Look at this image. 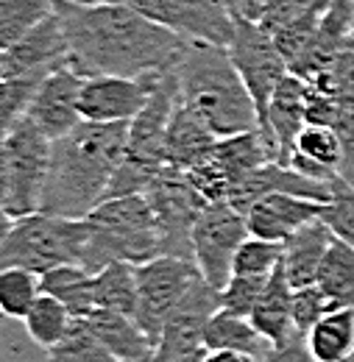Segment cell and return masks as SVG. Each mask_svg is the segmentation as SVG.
Listing matches in <instances>:
<instances>
[{
	"instance_id": "obj_13",
	"label": "cell",
	"mask_w": 354,
	"mask_h": 362,
	"mask_svg": "<svg viewBox=\"0 0 354 362\" xmlns=\"http://www.w3.org/2000/svg\"><path fill=\"white\" fill-rule=\"evenodd\" d=\"M218 310H221V290L201 276L181 298L173 315L168 317L151 362H176L181 354L204 346V329Z\"/></svg>"
},
{
	"instance_id": "obj_18",
	"label": "cell",
	"mask_w": 354,
	"mask_h": 362,
	"mask_svg": "<svg viewBox=\"0 0 354 362\" xmlns=\"http://www.w3.org/2000/svg\"><path fill=\"white\" fill-rule=\"evenodd\" d=\"M307 100H310V84L299 78L296 73H287L285 81L276 87L270 103H268V136L276 139L282 165H290L296 139L307 126Z\"/></svg>"
},
{
	"instance_id": "obj_20",
	"label": "cell",
	"mask_w": 354,
	"mask_h": 362,
	"mask_svg": "<svg viewBox=\"0 0 354 362\" xmlns=\"http://www.w3.org/2000/svg\"><path fill=\"white\" fill-rule=\"evenodd\" d=\"M335 234L326 226L321 218L307 223L304 228H299L290 240H285V257H282V271L287 276L290 287H307L315 284L321 262L332 245Z\"/></svg>"
},
{
	"instance_id": "obj_6",
	"label": "cell",
	"mask_w": 354,
	"mask_h": 362,
	"mask_svg": "<svg viewBox=\"0 0 354 362\" xmlns=\"http://www.w3.org/2000/svg\"><path fill=\"white\" fill-rule=\"evenodd\" d=\"M50 165V139L23 117L3 134L0 148V204L6 218H25L42 209L45 179Z\"/></svg>"
},
{
	"instance_id": "obj_21",
	"label": "cell",
	"mask_w": 354,
	"mask_h": 362,
	"mask_svg": "<svg viewBox=\"0 0 354 362\" xmlns=\"http://www.w3.org/2000/svg\"><path fill=\"white\" fill-rule=\"evenodd\" d=\"M84 320L98 334V340L118 357V362H151L156 346L137 323V317L120 315L112 310H95Z\"/></svg>"
},
{
	"instance_id": "obj_25",
	"label": "cell",
	"mask_w": 354,
	"mask_h": 362,
	"mask_svg": "<svg viewBox=\"0 0 354 362\" xmlns=\"http://www.w3.org/2000/svg\"><path fill=\"white\" fill-rule=\"evenodd\" d=\"M204 346L210 351H243L257 360H266V354L270 351V343L260 334L251 317L232 315L223 310L210 317L204 329Z\"/></svg>"
},
{
	"instance_id": "obj_17",
	"label": "cell",
	"mask_w": 354,
	"mask_h": 362,
	"mask_svg": "<svg viewBox=\"0 0 354 362\" xmlns=\"http://www.w3.org/2000/svg\"><path fill=\"white\" fill-rule=\"evenodd\" d=\"M324 215V204L302 198V195H287V192H273L260 198L249 212V234L260 237V240H273V243H285L290 240L299 228L318 221Z\"/></svg>"
},
{
	"instance_id": "obj_28",
	"label": "cell",
	"mask_w": 354,
	"mask_h": 362,
	"mask_svg": "<svg viewBox=\"0 0 354 362\" xmlns=\"http://www.w3.org/2000/svg\"><path fill=\"white\" fill-rule=\"evenodd\" d=\"M315 284L338 304V310H354V245L335 237Z\"/></svg>"
},
{
	"instance_id": "obj_39",
	"label": "cell",
	"mask_w": 354,
	"mask_h": 362,
	"mask_svg": "<svg viewBox=\"0 0 354 362\" xmlns=\"http://www.w3.org/2000/svg\"><path fill=\"white\" fill-rule=\"evenodd\" d=\"M310 87H315L318 92H326V95H335V98L354 95V50L338 53L332 59V64L312 78Z\"/></svg>"
},
{
	"instance_id": "obj_35",
	"label": "cell",
	"mask_w": 354,
	"mask_h": 362,
	"mask_svg": "<svg viewBox=\"0 0 354 362\" xmlns=\"http://www.w3.org/2000/svg\"><path fill=\"white\" fill-rule=\"evenodd\" d=\"M282 257H285V243L260 240V237L249 234V240L240 245V251L234 257L232 273H240V276H270L282 265Z\"/></svg>"
},
{
	"instance_id": "obj_46",
	"label": "cell",
	"mask_w": 354,
	"mask_h": 362,
	"mask_svg": "<svg viewBox=\"0 0 354 362\" xmlns=\"http://www.w3.org/2000/svg\"><path fill=\"white\" fill-rule=\"evenodd\" d=\"M346 362H354V351H352V354H349V360H346Z\"/></svg>"
},
{
	"instance_id": "obj_15",
	"label": "cell",
	"mask_w": 354,
	"mask_h": 362,
	"mask_svg": "<svg viewBox=\"0 0 354 362\" xmlns=\"http://www.w3.org/2000/svg\"><path fill=\"white\" fill-rule=\"evenodd\" d=\"M81 87H84V76H79L73 67H62L50 73L40 84L25 117L50 142L64 136L84 120L81 117Z\"/></svg>"
},
{
	"instance_id": "obj_40",
	"label": "cell",
	"mask_w": 354,
	"mask_h": 362,
	"mask_svg": "<svg viewBox=\"0 0 354 362\" xmlns=\"http://www.w3.org/2000/svg\"><path fill=\"white\" fill-rule=\"evenodd\" d=\"M187 179L190 184L210 201V204H218V201H229V192H232V179L229 173L223 170L221 165L210 156L207 162L195 165L187 170Z\"/></svg>"
},
{
	"instance_id": "obj_1",
	"label": "cell",
	"mask_w": 354,
	"mask_h": 362,
	"mask_svg": "<svg viewBox=\"0 0 354 362\" xmlns=\"http://www.w3.org/2000/svg\"><path fill=\"white\" fill-rule=\"evenodd\" d=\"M70 47V67L84 76H165L178 64L187 40L126 3L53 0Z\"/></svg>"
},
{
	"instance_id": "obj_45",
	"label": "cell",
	"mask_w": 354,
	"mask_h": 362,
	"mask_svg": "<svg viewBox=\"0 0 354 362\" xmlns=\"http://www.w3.org/2000/svg\"><path fill=\"white\" fill-rule=\"evenodd\" d=\"M207 346H198V349H193V351H187V354H181L176 362H204V357H207Z\"/></svg>"
},
{
	"instance_id": "obj_30",
	"label": "cell",
	"mask_w": 354,
	"mask_h": 362,
	"mask_svg": "<svg viewBox=\"0 0 354 362\" xmlns=\"http://www.w3.org/2000/svg\"><path fill=\"white\" fill-rule=\"evenodd\" d=\"M76 323V315L53 296L42 293L37 298V304L31 307V313L23 317V326H25V334L40 346V349H53L67 332L70 326Z\"/></svg>"
},
{
	"instance_id": "obj_26",
	"label": "cell",
	"mask_w": 354,
	"mask_h": 362,
	"mask_svg": "<svg viewBox=\"0 0 354 362\" xmlns=\"http://www.w3.org/2000/svg\"><path fill=\"white\" fill-rule=\"evenodd\" d=\"M42 293L59 298L76 317H87L98 310L95 301V273L84 265H59L40 276Z\"/></svg>"
},
{
	"instance_id": "obj_12",
	"label": "cell",
	"mask_w": 354,
	"mask_h": 362,
	"mask_svg": "<svg viewBox=\"0 0 354 362\" xmlns=\"http://www.w3.org/2000/svg\"><path fill=\"white\" fill-rule=\"evenodd\" d=\"M62 67H70V47L56 8L37 28H31L25 37H20L14 45L3 47L0 53V78L45 81L50 73Z\"/></svg>"
},
{
	"instance_id": "obj_23",
	"label": "cell",
	"mask_w": 354,
	"mask_h": 362,
	"mask_svg": "<svg viewBox=\"0 0 354 362\" xmlns=\"http://www.w3.org/2000/svg\"><path fill=\"white\" fill-rule=\"evenodd\" d=\"M341 162H343V142H341L338 132L329 126L307 123L304 132L296 139L290 168H296L299 173H304L310 179L329 181L332 176H338Z\"/></svg>"
},
{
	"instance_id": "obj_37",
	"label": "cell",
	"mask_w": 354,
	"mask_h": 362,
	"mask_svg": "<svg viewBox=\"0 0 354 362\" xmlns=\"http://www.w3.org/2000/svg\"><path fill=\"white\" fill-rule=\"evenodd\" d=\"M268 279L270 276H240V273H232V279L223 284L221 290V310L223 313H232V315L251 317L254 307L263 298Z\"/></svg>"
},
{
	"instance_id": "obj_4",
	"label": "cell",
	"mask_w": 354,
	"mask_h": 362,
	"mask_svg": "<svg viewBox=\"0 0 354 362\" xmlns=\"http://www.w3.org/2000/svg\"><path fill=\"white\" fill-rule=\"evenodd\" d=\"M89 240L84 268L98 273L109 262L142 265L162 254L159 223L145 195H120L101 201L87 215Z\"/></svg>"
},
{
	"instance_id": "obj_42",
	"label": "cell",
	"mask_w": 354,
	"mask_h": 362,
	"mask_svg": "<svg viewBox=\"0 0 354 362\" xmlns=\"http://www.w3.org/2000/svg\"><path fill=\"white\" fill-rule=\"evenodd\" d=\"M263 362H315V360H312L310 349H307V340L299 334V337H293V340H287L282 346H270V351L266 354Z\"/></svg>"
},
{
	"instance_id": "obj_27",
	"label": "cell",
	"mask_w": 354,
	"mask_h": 362,
	"mask_svg": "<svg viewBox=\"0 0 354 362\" xmlns=\"http://www.w3.org/2000/svg\"><path fill=\"white\" fill-rule=\"evenodd\" d=\"M304 340L315 362H346L354 351V310H332Z\"/></svg>"
},
{
	"instance_id": "obj_2",
	"label": "cell",
	"mask_w": 354,
	"mask_h": 362,
	"mask_svg": "<svg viewBox=\"0 0 354 362\" xmlns=\"http://www.w3.org/2000/svg\"><path fill=\"white\" fill-rule=\"evenodd\" d=\"M129 123L81 120L50 142L42 209L64 218H87L106 198L112 176L126 153Z\"/></svg>"
},
{
	"instance_id": "obj_32",
	"label": "cell",
	"mask_w": 354,
	"mask_h": 362,
	"mask_svg": "<svg viewBox=\"0 0 354 362\" xmlns=\"http://www.w3.org/2000/svg\"><path fill=\"white\" fill-rule=\"evenodd\" d=\"M45 362H118V357L98 340L84 317H76L70 332L45 351Z\"/></svg>"
},
{
	"instance_id": "obj_22",
	"label": "cell",
	"mask_w": 354,
	"mask_h": 362,
	"mask_svg": "<svg viewBox=\"0 0 354 362\" xmlns=\"http://www.w3.org/2000/svg\"><path fill=\"white\" fill-rule=\"evenodd\" d=\"M251 323L260 329V334L270 346H282V343L299 337V332L293 326V287L282 271V265L270 273L266 290H263V298L251 313Z\"/></svg>"
},
{
	"instance_id": "obj_3",
	"label": "cell",
	"mask_w": 354,
	"mask_h": 362,
	"mask_svg": "<svg viewBox=\"0 0 354 362\" xmlns=\"http://www.w3.org/2000/svg\"><path fill=\"white\" fill-rule=\"evenodd\" d=\"M178 100L201 115L218 136H232L260 126L257 106L246 90L229 47L187 42L173 67Z\"/></svg>"
},
{
	"instance_id": "obj_31",
	"label": "cell",
	"mask_w": 354,
	"mask_h": 362,
	"mask_svg": "<svg viewBox=\"0 0 354 362\" xmlns=\"http://www.w3.org/2000/svg\"><path fill=\"white\" fill-rule=\"evenodd\" d=\"M42 296L40 273L25 268H0V313L6 317L23 320Z\"/></svg>"
},
{
	"instance_id": "obj_9",
	"label": "cell",
	"mask_w": 354,
	"mask_h": 362,
	"mask_svg": "<svg viewBox=\"0 0 354 362\" xmlns=\"http://www.w3.org/2000/svg\"><path fill=\"white\" fill-rule=\"evenodd\" d=\"M201 279V271L193 259L181 257H154L142 265H137V323L145 329V334L159 340L168 317L173 315L181 298L190 293V287Z\"/></svg>"
},
{
	"instance_id": "obj_43",
	"label": "cell",
	"mask_w": 354,
	"mask_h": 362,
	"mask_svg": "<svg viewBox=\"0 0 354 362\" xmlns=\"http://www.w3.org/2000/svg\"><path fill=\"white\" fill-rule=\"evenodd\" d=\"M232 14L240 17V20H251V23H260L266 17L270 0H226Z\"/></svg>"
},
{
	"instance_id": "obj_14",
	"label": "cell",
	"mask_w": 354,
	"mask_h": 362,
	"mask_svg": "<svg viewBox=\"0 0 354 362\" xmlns=\"http://www.w3.org/2000/svg\"><path fill=\"white\" fill-rule=\"evenodd\" d=\"M162 76L126 78V76H95L81 87V117L92 123H132L148 103Z\"/></svg>"
},
{
	"instance_id": "obj_24",
	"label": "cell",
	"mask_w": 354,
	"mask_h": 362,
	"mask_svg": "<svg viewBox=\"0 0 354 362\" xmlns=\"http://www.w3.org/2000/svg\"><path fill=\"white\" fill-rule=\"evenodd\" d=\"M212 159L229 173V179L234 184L237 179H243L246 173L263 168L268 162H276L279 159V148L257 126V129H249V132H240V134L221 136Z\"/></svg>"
},
{
	"instance_id": "obj_10",
	"label": "cell",
	"mask_w": 354,
	"mask_h": 362,
	"mask_svg": "<svg viewBox=\"0 0 354 362\" xmlns=\"http://www.w3.org/2000/svg\"><path fill=\"white\" fill-rule=\"evenodd\" d=\"M126 3L154 23L176 31L187 42L229 47L234 40V14L226 0H112Z\"/></svg>"
},
{
	"instance_id": "obj_5",
	"label": "cell",
	"mask_w": 354,
	"mask_h": 362,
	"mask_svg": "<svg viewBox=\"0 0 354 362\" xmlns=\"http://www.w3.org/2000/svg\"><path fill=\"white\" fill-rule=\"evenodd\" d=\"M87 240V218H64L45 209L14 221L6 218L0 268H25L42 276L59 265H81Z\"/></svg>"
},
{
	"instance_id": "obj_29",
	"label": "cell",
	"mask_w": 354,
	"mask_h": 362,
	"mask_svg": "<svg viewBox=\"0 0 354 362\" xmlns=\"http://www.w3.org/2000/svg\"><path fill=\"white\" fill-rule=\"evenodd\" d=\"M95 301L98 310H112L120 315H137V265L109 262L95 273Z\"/></svg>"
},
{
	"instance_id": "obj_7",
	"label": "cell",
	"mask_w": 354,
	"mask_h": 362,
	"mask_svg": "<svg viewBox=\"0 0 354 362\" xmlns=\"http://www.w3.org/2000/svg\"><path fill=\"white\" fill-rule=\"evenodd\" d=\"M145 198L151 201V209L159 223L162 254L193 259V231H195L201 212L210 206V201L190 184L184 170L168 168V165L148 187Z\"/></svg>"
},
{
	"instance_id": "obj_11",
	"label": "cell",
	"mask_w": 354,
	"mask_h": 362,
	"mask_svg": "<svg viewBox=\"0 0 354 362\" xmlns=\"http://www.w3.org/2000/svg\"><path fill=\"white\" fill-rule=\"evenodd\" d=\"M249 240V221L229 201L210 204L193 231V259L201 276L223 290L232 279V265L240 245Z\"/></svg>"
},
{
	"instance_id": "obj_41",
	"label": "cell",
	"mask_w": 354,
	"mask_h": 362,
	"mask_svg": "<svg viewBox=\"0 0 354 362\" xmlns=\"http://www.w3.org/2000/svg\"><path fill=\"white\" fill-rule=\"evenodd\" d=\"M315 3H321V0H270V6H268L266 17L260 20V25L266 31H270V34H276L279 28H285L287 23H293L296 17L310 11Z\"/></svg>"
},
{
	"instance_id": "obj_19",
	"label": "cell",
	"mask_w": 354,
	"mask_h": 362,
	"mask_svg": "<svg viewBox=\"0 0 354 362\" xmlns=\"http://www.w3.org/2000/svg\"><path fill=\"white\" fill-rule=\"evenodd\" d=\"M221 136L210 129V123L195 115L190 106H184L181 100L176 103L171 123H168V136H165V162L168 168L176 170H190L201 162H207L215 148H218Z\"/></svg>"
},
{
	"instance_id": "obj_47",
	"label": "cell",
	"mask_w": 354,
	"mask_h": 362,
	"mask_svg": "<svg viewBox=\"0 0 354 362\" xmlns=\"http://www.w3.org/2000/svg\"><path fill=\"white\" fill-rule=\"evenodd\" d=\"M352 3H354V0H352Z\"/></svg>"
},
{
	"instance_id": "obj_16",
	"label": "cell",
	"mask_w": 354,
	"mask_h": 362,
	"mask_svg": "<svg viewBox=\"0 0 354 362\" xmlns=\"http://www.w3.org/2000/svg\"><path fill=\"white\" fill-rule=\"evenodd\" d=\"M273 192L302 195V198H312V201H321V204H326L329 195H332L329 181L310 179V176H304L296 168L282 165V162H268V165L251 170V173H246L243 179H237L232 184L229 204L246 215L260 198L273 195Z\"/></svg>"
},
{
	"instance_id": "obj_8",
	"label": "cell",
	"mask_w": 354,
	"mask_h": 362,
	"mask_svg": "<svg viewBox=\"0 0 354 362\" xmlns=\"http://www.w3.org/2000/svg\"><path fill=\"white\" fill-rule=\"evenodd\" d=\"M229 53L234 59V67L246 84V90L251 95L257 115H260V129H268V103L273 98L276 87L285 81V76L290 73L287 59L282 56V50L276 47L273 34L266 31L260 23L251 20H240L234 17V40L229 45ZM268 134V132H266ZM273 139V136H270ZM276 142V139H273Z\"/></svg>"
},
{
	"instance_id": "obj_38",
	"label": "cell",
	"mask_w": 354,
	"mask_h": 362,
	"mask_svg": "<svg viewBox=\"0 0 354 362\" xmlns=\"http://www.w3.org/2000/svg\"><path fill=\"white\" fill-rule=\"evenodd\" d=\"M332 310H338V304L318 284H307V287L293 290V326L302 337H307L312 326L318 320H324Z\"/></svg>"
},
{
	"instance_id": "obj_34",
	"label": "cell",
	"mask_w": 354,
	"mask_h": 362,
	"mask_svg": "<svg viewBox=\"0 0 354 362\" xmlns=\"http://www.w3.org/2000/svg\"><path fill=\"white\" fill-rule=\"evenodd\" d=\"M329 189H332V195L324 204L321 221L332 228L335 237L354 245V184L338 173L329 179Z\"/></svg>"
},
{
	"instance_id": "obj_36",
	"label": "cell",
	"mask_w": 354,
	"mask_h": 362,
	"mask_svg": "<svg viewBox=\"0 0 354 362\" xmlns=\"http://www.w3.org/2000/svg\"><path fill=\"white\" fill-rule=\"evenodd\" d=\"M40 78H3L0 81V132L14 129L25 115L40 90Z\"/></svg>"
},
{
	"instance_id": "obj_44",
	"label": "cell",
	"mask_w": 354,
	"mask_h": 362,
	"mask_svg": "<svg viewBox=\"0 0 354 362\" xmlns=\"http://www.w3.org/2000/svg\"><path fill=\"white\" fill-rule=\"evenodd\" d=\"M204 362H263L251 354H243V351H207Z\"/></svg>"
},
{
	"instance_id": "obj_33",
	"label": "cell",
	"mask_w": 354,
	"mask_h": 362,
	"mask_svg": "<svg viewBox=\"0 0 354 362\" xmlns=\"http://www.w3.org/2000/svg\"><path fill=\"white\" fill-rule=\"evenodd\" d=\"M50 14L53 0H0V47L14 45Z\"/></svg>"
}]
</instances>
